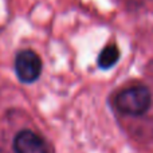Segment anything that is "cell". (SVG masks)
I'll return each mask as SVG.
<instances>
[{"label": "cell", "mask_w": 153, "mask_h": 153, "mask_svg": "<svg viewBox=\"0 0 153 153\" xmlns=\"http://www.w3.org/2000/svg\"><path fill=\"white\" fill-rule=\"evenodd\" d=\"M152 94L144 85H136L122 89L116 95V108L125 116L140 117L145 114L151 108Z\"/></svg>", "instance_id": "cell-1"}, {"label": "cell", "mask_w": 153, "mask_h": 153, "mask_svg": "<svg viewBox=\"0 0 153 153\" xmlns=\"http://www.w3.org/2000/svg\"><path fill=\"white\" fill-rule=\"evenodd\" d=\"M15 73L19 81L23 83H34L42 74V59L35 51L23 50L19 51L15 58Z\"/></svg>", "instance_id": "cell-2"}, {"label": "cell", "mask_w": 153, "mask_h": 153, "mask_svg": "<svg viewBox=\"0 0 153 153\" xmlns=\"http://www.w3.org/2000/svg\"><path fill=\"white\" fill-rule=\"evenodd\" d=\"M13 152L15 153H48L45 140L30 129H23L13 138Z\"/></svg>", "instance_id": "cell-3"}, {"label": "cell", "mask_w": 153, "mask_h": 153, "mask_svg": "<svg viewBox=\"0 0 153 153\" xmlns=\"http://www.w3.org/2000/svg\"><path fill=\"white\" fill-rule=\"evenodd\" d=\"M120 59V50L116 45H108L102 48L97 59V65L100 69L109 70L118 62Z\"/></svg>", "instance_id": "cell-4"}]
</instances>
